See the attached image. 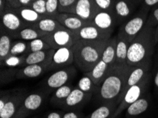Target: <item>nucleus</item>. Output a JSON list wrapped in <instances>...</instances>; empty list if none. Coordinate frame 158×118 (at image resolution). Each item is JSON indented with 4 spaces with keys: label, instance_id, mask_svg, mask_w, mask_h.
<instances>
[{
    "label": "nucleus",
    "instance_id": "f257e3e1",
    "mask_svg": "<svg viewBox=\"0 0 158 118\" xmlns=\"http://www.w3.org/2000/svg\"><path fill=\"white\" fill-rule=\"evenodd\" d=\"M133 67L126 63L116 64L109 69L106 76L99 87L97 93L98 99L102 103H116L118 105Z\"/></svg>",
    "mask_w": 158,
    "mask_h": 118
},
{
    "label": "nucleus",
    "instance_id": "f03ea898",
    "mask_svg": "<svg viewBox=\"0 0 158 118\" xmlns=\"http://www.w3.org/2000/svg\"><path fill=\"white\" fill-rule=\"evenodd\" d=\"M155 28L145 25L135 39L130 43L127 56L126 64L135 67L143 62L151 61L154 52Z\"/></svg>",
    "mask_w": 158,
    "mask_h": 118
},
{
    "label": "nucleus",
    "instance_id": "7ed1b4c3",
    "mask_svg": "<svg viewBox=\"0 0 158 118\" xmlns=\"http://www.w3.org/2000/svg\"><path fill=\"white\" fill-rule=\"evenodd\" d=\"M106 41H89L78 40L72 48L74 54V63L80 71L87 73L102 59Z\"/></svg>",
    "mask_w": 158,
    "mask_h": 118
},
{
    "label": "nucleus",
    "instance_id": "20e7f679",
    "mask_svg": "<svg viewBox=\"0 0 158 118\" xmlns=\"http://www.w3.org/2000/svg\"><path fill=\"white\" fill-rule=\"evenodd\" d=\"M148 15L149 10L142 7L135 15L131 16L121 24L117 36L131 43L145 26Z\"/></svg>",
    "mask_w": 158,
    "mask_h": 118
},
{
    "label": "nucleus",
    "instance_id": "39448f33",
    "mask_svg": "<svg viewBox=\"0 0 158 118\" xmlns=\"http://www.w3.org/2000/svg\"><path fill=\"white\" fill-rule=\"evenodd\" d=\"M150 81V74H148L142 81L139 83L133 86L126 91V94L123 96V99L119 103L116 111L114 112L113 116L111 118H116L118 115L126 109L129 105L132 104L137 100L143 96L146 89L148 88V84Z\"/></svg>",
    "mask_w": 158,
    "mask_h": 118
},
{
    "label": "nucleus",
    "instance_id": "423d86ee",
    "mask_svg": "<svg viewBox=\"0 0 158 118\" xmlns=\"http://www.w3.org/2000/svg\"><path fill=\"white\" fill-rule=\"evenodd\" d=\"M43 38L51 48L55 50L63 47H72L78 40L75 32L64 27L52 33H48Z\"/></svg>",
    "mask_w": 158,
    "mask_h": 118
},
{
    "label": "nucleus",
    "instance_id": "0eeeda50",
    "mask_svg": "<svg viewBox=\"0 0 158 118\" xmlns=\"http://www.w3.org/2000/svg\"><path fill=\"white\" fill-rule=\"evenodd\" d=\"M2 29L6 31L12 37L23 27L26 23L14 9L7 6L3 13L0 14Z\"/></svg>",
    "mask_w": 158,
    "mask_h": 118
},
{
    "label": "nucleus",
    "instance_id": "6e6552de",
    "mask_svg": "<svg viewBox=\"0 0 158 118\" xmlns=\"http://www.w3.org/2000/svg\"><path fill=\"white\" fill-rule=\"evenodd\" d=\"M76 74V70L73 67L68 66L59 69L45 81V86L49 90H56L61 86L68 84Z\"/></svg>",
    "mask_w": 158,
    "mask_h": 118
},
{
    "label": "nucleus",
    "instance_id": "1a4fd4ad",
    "mask_svg": "<svg viewBox=\"0 0 158 118\" xmlns=\"http://www.w3.org/2000/svg\"><path fill=\"white\" fill-rule=\"evenodd\" d=\"M45 98V96L44 93H33L26 96L14 118H26L31 112L39 109Z\"/></svg>",
    "mask_w": 158,
    "mask_h": 118
},
{
    "label": "nucleus",
    "instance_id": "9d476101",
    "mask_svg": "<svg viewBox=\"0 0 158 118\" xmlns=\"http://www.w3.org/2000/svg\"><path fill=\"white\" fill-rule=\"evenodd\" d=\"M77 40L89 41H106L111 38L112 33L104 31L90 23L75 32Z\"/></svg>",
    "mask_w": 158,
    "mask_h": 118
},
{
    "label": "nucleus",
    "instance_id": "9b49d317",
    "mask_svg": "<svg viewBox=\"0 0 158 118\" xmlns=\"http://www.w3.org/2000/svg\"><path fill=\"white\" fill-rule=\"evenodd\" d=\"M151 61H148L143 63L140 64L139 65H137L135 67H133L132 70L131 71L129 76L127 79L126 85L124 86L123 91L122 92V94L121 96V98H119L118 105L119 103H121V101L123 99V96L126 94V91L128 90L131 87H132L133 86L135 85L143 80L145 77L149 74V71L150 69V67H151Z\"/></svg>",
    "mask_w": 158,
    "mask_h": 118
},
{
    "label": "nucleus",
    "instance_id": "f8f14e48",
    "mask_svg": "<svg viewBox=\"0 0 158 118\" xmlns=\"http://www.w3.org/2000/svg\"><path fill=\"white\" fill-rule=\"evenodd\" d=\"M26 96V93L23 91L11 92L3 109L0 110V118H14L15 117Z\"/></svg>",
    "mask_w": 158,
    "mask_h": 118
},
{
    "label": "nucleus",
    "instance_id": "ddd939ff",
    "mask_svg": "<svg viewBox=\"0 0 158 118\" xmlns=\"http://www.w3.org/2000/svg\"><path fill=\"white\" fill-rule=\"evenodd\" d=\"M73 62L74 54L73 48L70 47L58 48L55 50L52 57L51 63L49 67V71L70 66Z\"/></svg>",
    "mask_w": 158,
    "mask_h": 118
},
{
    "label": "nucleus",
    "instance_id": "4468645a",
    "mask_svg": "<svg viewBox=\"0 0 158 118\" xmlns=\"http://www.w3.org/2000/svg\"><path fill=\"white\" fill-rule=\"evenodd\" d=\"M91 23L100 29L111 33L118 24L113 11H99Z\"/></svg>",
    "mask_w": 158,
    "mask_h": 118
},
{
    "label": "nucleus",
    "instance_id": "2eb2a0df",
    "mask_svg": "<svg viewBox=\"0 0 158 118\" xmlns=\"http://www.w3.org/2000/svg\"><path fill=\"white\" fill-rule=\"evenodd\" d=\"M52 58L40 64L27 65L19 68L16 74V79H33L39 77L45 72L49 71V67L51 63Z\"/></svg>",
    "mask_w": 158,
    "mask_h": 118
},
{
    "label": "nucleus",
    "instance_id": "dca6fc26",
    "mask_svg": "<svg viewBox=\"0 0 158 118\" xmlns=\"http://www.w3.org/2000/svg\"><path fill=\"white\" fill-rule=\"evenodd\" d=\"M56 20L64 28L73 32L77 31L85 26L90 24V21H87L79 17L75 14L71 13H62L58 12L55 16Z\"/></svg>",
    "mask_w": 158,
    "mask_h": 118
},
{
    "label": "nucleus",
    "instance_id": "f3484780",
    "mask_svg": "<svg viewBox=\"0 0 158 118\" xmlns=\"http://www.w3.org/2000/svg\"><path fill=\"white\" fill-rule=\"evenodd\" d=\"M99 11L94 0H78L73 14L83 20L91 22Z\"/></svg>",
    "mask_w": 158,
    "mask_h": 118
},
{
    "label": "nucleus",
    "instance_id": "a211bd4d",
    "mask_svg": "<svg viewBox=\"0 0 158 118\" xmlns=\"http://www.w3.org/2000/svg\"><path fill=\"white\" fill-rule=\"evenodd\" d=\"M135 4L131 0H116L113 7V12L118 21V24L123 23L124 21L132 16Z\"/></svg>",
    "mask_w": 158,
    "mask_h": 118
},
{
    "label": "nucleus",
    "instance_id": "6ab92c4d",
    "mask_svg": "<svg viewBox=\"0 0 158 118\" xmlns=\"http://www.w3.org/2000/svg\"><path fill=\"white\" fill-rule=\"evenodd\" d=\"M92 95L91 93L83 92L78 88H74L61 107L64 110L72 109L77 107L89 100Z\"/></svg>",
    "mask_w": 158,
    "mask_h": 118
},
{
    "label": "nucleus",
    "instance_id": "aec40b11",
    "mask_svg": "<svg viewBox=\"0 0 158 118\" xmlns=\"http://www.w3.org/2000/svg\"><path fill=\"white\" fill-rule=\"evenodd\" d=\"M111 66L106 63L102 59L98 62V63L93 67V69L90 71L85 73V75H87L90 77L96 85L99 86L104 80L105 77L106 76L108 71Z\"/></svg>",
    "mask_w": 158,
    "mask_h": 118
},
{
    "label": "nucleus",
    "instance_id": "412c9836",
    "mask_svg": "<svg viewBox=\"0 0 158 118\" xmlns=\"http://www.w3.org/2000/svg\"><path fill=\"white\" fill-rule=\"evenodd\" d=\"M55 49H50L42 50V51L29 52L26 55L22 67L27 66V65L37 64L46 62L52 58Z\"/></svg>",
    "mask_w": 158,
    "mask_h": 118
},
{
    "label": "nucleus",
    "instance_id": "4be33fe9",
    "mask_svg": "<svg viewBox=\"0 0 158 118\" xmlns=\"http://www.w3.org/2000/svg\"><path fill=\"white\" fill-rule=\"evenodd\" d=\"M31 26L45 34L52 33L63 27L56 18L51 16H44Z\"/></svg>",
    "mask_w": 158,
    "mask_h": 118
},
{
    "label": "nucleus",
    "instance_id": "5701e85b",
    "mask_svg": "<svg viewBox=\"0 0 158 118\" xmlns=\"http://www.w3.org/2000/svg\"><path fill=\"white\" fill-rule=\"evenodd\" d=\"M14 9L19 14L26 26H31L44 17V16L38 14L30 6H20Z\"/></svg>",
    "mask_w": 158,
    "mask_h": 118
},
{
    "label": "nucleus",
    "instance_id": "b1692460",
    "mask_svg": "<svg viewBox=\"0 0 158 118\" xmlns=\"http://www.w3.org/2000/svg\"><path fill=\"white\" fill-rule=\"evenodd\" d=\"M12 37L3 29L1 28L0 36V62L1 64L8 58L10 55V52L12 45Z\"/></svg>",
    "mask_w": 158,
    "mask_h": 118
},
{
    "label": "nucleus",
    "instance_id": "393cba45",
    "mask_svg": "<svg viewBox=\"0 0 158 118\" xmlns=\"http://www.w3.org/2000/svg\"><path fill=\"white\" fill-rule=\"evenodd\" d=\"M45 35L46 34L35 29L32 26H26L19 31L18 33H16L15 35H14L12 38L18 40H25V41H31L37 38H44Z\"/></svg>",
    "mask_w": 158,
    "mask_h": 118
},
{
    "label": "nucleus",
    "instance_id": "a878e982",
    "mask_svg": "<svg viewBox=\"0 0 158 118\" xmlns=\"http://www.w3.org/2000/svg\"><path fill=\"white\" fill-rule=\"evenodd\" d=\"M117 107L118 105L116 103H102V105L97 108L86 118H111Z\"/></svg>",
    "mask_w": 158,
    "mask_h": 118
},
{
    "label": "nucleus",
    "instance_id": "bb28decb",
    "mask_svg": "<svg viewBox=\"0 0 158 118\" xmlns=\"http://www.w3.org/2000/svg\"><path fill=\"white\" fill-rule=\"evenodd\" d=\"M117 36L111 38L108 40L106 46L102 53V59L110 66L116 63V47Z\"/></svg>",
    "mask_w": 158,
    "mask_h": 118
},
{
    "label": "nucleus",
    "instance_id": "cd10ccee",
    "mask_svg": "<svg viewBox=\"0 0 158 118\" xmlns=\"http://www.w3.org/2000/svg\"><path fill=\"white\" fill-rule=\"evenodd\" d=\"M73 88V86L68 83L57 88L51 98V103L55 105L61 107Z\"/></svg>",
    "mask_w": 158,
    "mask_h": 118
},
{
    "label": "nucleus",
    "instance_id": "c85d7f7f",
    "mask_svg": "<svg viewBox=\"0 0 158 118\" xmlns=\"http://www.w3.org/2000/svg\"><path fill=\"white\" fill-rule=\"evenodd\" d=\"M148 106H149V102L148 98L142 96L126 108L127 115L130 116H137L145 112L148 110Z\"/></svg>",
    "mask_w": 158,
    "mask_h": 118
},
{
    "label": "nucleus",
    "instance_id": "c756f323",
    "mask_svg": "<svg viewBox=\"0 0 158 118\" xmlns=\"http://www.w3.org/2000/svg\"><path fill=\"white\" fill-rule=\"evenodd\" d=\"M130 43L117 36L116 47V64L126 63Z\"/></svg>",
    "mask_w": 158,
    "mask_h": 118
},
{
    "label": "nucleus",
    "instance_id": "7c9ffc66",
    "mask_svg": "<svg viewBox=\"0 0 158 118\" xmlns=\"http://www.w3.org/2000/svg\"><path fill=\"white\" fill-rule=\"evenodd\" d=\"M29 52V41L18 40L13 41L9 56H22Z\"/></svg>",
    "mask_w": 158,
    "mask_h": 118
},
{
    "label": "nucleus",
    "instance_id": "2f4dec72",
    "mask_svg": "<svg viewBox=\"0 0 158 118\" xmlns=\"http://www.w3.org/2000/svg\"><path fill=\"white\" fill-rule=\"evenodd\" d=\"M77 88L83 92L91 94L97 93L99 91V86L96 85L90 77L87 75H85L80 79L77 84Z\"/></svg>",
    "mask_w": 158,
    "mask_h": 118
},
{
    "label": "nucleus",
    "instance_id": "473e14b6",
    "mask_svg": "<svg viewBox=\"0 0 158 118\" xmlns=\"http://www.w3.org/2000/svg\"><path fill=\"white\" fill-rule=\"evenodd\" d=\"M26 56V55H22V56H9L5 61L3 62V64H1L2 67H9V68H16L19 67L21 68L23 66V61Z\"/></svg>",
    "mask_w": 158,
    "mask_h": 118
},
{
    "label": "nucleus",
    "instance_id": "72a5a7b5",
    "mask_svg": "<svg viewBox=\"0 0 158 118\" xmlns=\"http://www.w3.org/2000/svg\"><path fill=\"white\" fill-rule=\"evenodd\" d=\"M52 49L51 47L45 41L43 38H37L29 41V52H38L42 50H46Z\"/></svg>",
    "mask_w": 158,
    "mask_h": 118
},
{
    "label": "nucleus",
    "instance_id": "f704fd0d",
    "mask_svg": "<svg viewBox=\"0 0 158 118\" xmlns=\"http://www.w3.org/2000/svg\"><path fill=\"white\" fill-rule=\"evenodd\" d=\"M78 0H58V11L73 14Z\"/></svg>",
    "mask_w": 158,
    "mask_h": 118
},
{
    "label": "nucleus",
    "instance_id": "c9c22d12",
    "mask_svg": "<svg viewBox=\"0 0 158 118\" xmlns=\"http://www.w3.org/2000/svg\"><path fill=\"white\" fill-rule=\"evenodd\" d=\"M47 16L54 17L58 13V0H45Z\"/></svg>",
    "mask_w": 158,
    "mask_h": 118
},
{
    "label": "nucleus",
    "instance_id": "e433bc0d",
    "mask_svg": "<svg viewBox=\"0 0 158 118\" xmlns=\"http://www.w3.org/2000/svg\"><path fill=\"white\" fill-rule=\"evenodd\" d=\"M29 6L31 7L33 10L36 11L40 15L47 16L45 0H36V1H33Z\"/></svg>",
    "mask_w": 158,
    "mask_h": 118
},
{
    "label": "nucleus",
    "instance_id": "4c0bfd02",
    "mask_svg": "<svg viewBox=\"0 0 158 118\" xmlns=\"http://www.w3.org/2000/svg\"><path fill=\"white\" fill-rule=\"evenodd\" d=\"M115 1L116 0H94L99 11H113Z\"/></svg>",
    "mask_w": 158,
    "mask_h": 118
},
{
    "label": "nucleus",
    "instance_id": "58836bf2",
    "mask_svg": "<svg viewBox=\"0 0 158 118\" xmlns=\"http://www.w3.org/2000/svg\"><path fill=\"white\" fill-rule=\"evenodd\" d=\"M146 25L155 28L158 25V6L152 9L148 15Z\"/></svg>",
    "mask_w": 158,
    "mask_h": 118
},
{
    "label": "nucleus",
    "instance_id": "ea45409f",
    "mask_svg": "<svg viewBox=\"0 0 158 118\" xmlns=\"http://www.w3.org/2000/svg\"><path fill=\"white\" fill-rule=\"evenodd\" d=\"M158 4V0H143V7L150 10V8H152Z\"/></svg>",
    "mask_w": 158,
    "mask_h": 118
},
{
    "label": "nucleus",
    "instance_id": "a19ab883",
    "mask_svg": "<svg viewBox=\"0 0 158 118\" xmlns=\"http://www.w3.org/2000/svg\"><path fill=\"white\" fill-rule=\"evenodd\" d=\"M82 114L75 112H68L63 115L62 118H82Z\"/></svg>",
    "mask_w": 158,
    "mask_h": 118
},
{
    "label": "nucleus",
    "instance_id": "79ce46f5",
    "mask_svg": "<svg viewBox=\"0 0 158 118\" xmlns=\"http://www.w3.org/2000/svg\"><path fill=\"white\" fill-rule=\"evenodd\" d=\"M5 1L8 6L11 7L12 9H16L21 6L19 0H5Z\"/></svg>",
    "mask_w": 158,
    "mask_h": 118
},
{
    "label": "nucleus",
    "instance_id": "37998d69",
    "mask_svg": "<svg viewBox=\"0 0 158 118\" xmlns=\"http://www.w3.org/2000/svg\"><path fill=\"white\" fill-rule=\"evenodd\" d=\"M62 117H63V115H62L60 112H50L46 117V118H62Z\"/></svg>",
    "mask_w": 158,
    "mask_h": 118
},
{
    "label": "nucleus",
    "instance_id": "c03bdc74",
    "mask_svg": "<svg viewBox=\"0 0 158 118\" xmlns=\"http://www.w3.org/2000/svg\"><path fill=\"white\" fill-rule=\"evenodd\" d=\"M7 6H8V5H7L5 0H0V14H2L5 11Z\"/></svg>",
    "mask_w": 158,
    "mask_h": 118
},
{
    "label": "nucleus",
    "instance_id": "a18cd8bd",
    "mask_svg": "<svg viewBox=\"0 0 158 118\" xmlns=\"http://www.w3.org/2000/svg\"><path fill=\"white\" fill-rule=\"evenodd\" d=\"M21 6H29L33 0H19Z\"/></svg>",
    "mask_w": 158,
    "mask_h": 118
},
{
    "label": "nucleus",
    "instance_id": "49530a36",
    "mask_svg": "<svg viewBox=\"0 0 158 118\" xmlns=\"http://www.w3.org/2000/svg\"><path fill=\"white\" fill-rule=\"evenodd\" d=\"M154 38H155V44H158V25L155 28L154 31Z\"/></svg>",
    "mask_w": 158,
    "mask_h": 118
},
{
    "label": "nucleus",
    "instance_id": "de8ad7c7",
    "mask_svg": "<svg viewBox=\"0 0 158 118\" xmlns=\"http://www.w3.org/2000/svg\"><path fill=\"white\" fill-rule=\"evenodd\" d=\"M154 83L155 86H156L157 88H158V70L156 72V74H155V76L154 78Z\"/></svg>",
    "mask_w": 158,
    "mask_h": 118
},
{
    "label": "nucleus",
    "instance_id": "09e8293b",
    "mask_svg": "<svg viewBox=\"0 0 158 118\" xmlns=\"http://www.w3.org/2000/svg\"><path fill=\"white\" fill-rule=\"evenodd\" d=\"M131 1L132 2L133 4H140L141 2H143V0H131Z\"/></svg>",
    "mask_w": 158,
    "mask_h": 118
},
{
    "label": "nucleus",
    "instance_id": "8fccbe9b",
    "mask_svg": "<svg viewBox=\"0 0 158 118\" xmlns=\"http://www.w3.org/2000/svg\"><path fill=\"white\" fill-rule=\"evenodd\" d=\"M33 1H36V0H33Z\"/></svg>",
    "mask_w": 158,
    "mask_h": 118
}]
</instances>
